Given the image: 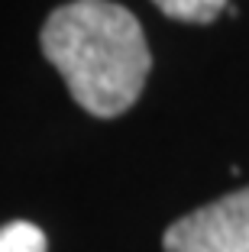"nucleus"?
<instances>
[{
	"instance_id": "obj_1",
	"label": "nucleus",
	"mask_w": 249,
	"mask_h": 252,
	"mask_svg": "<svg viewBox=\"0 0 249 252\" xmlns=\"http://www.w3.org/2000/svg\"><path fill=\"white\" fill-rule=\"evenodd\" d=\"M42 55L91 117H120L142 94L152 52L140 20L113 0H71L42 26Z\"/></svg>"
},
{
	"instance_id": "obj_2",
	"label": "nucleus",
	"mask_w": 249,
	"mask_h": 252,
	"mask_svg": "<svg viewBox=\"0 0 249 252\" xmlns=\"http://www.w3.org/2000/svg\"><path fill=\"white\" fill-rule=\"evenodd\" d=\"M162 246L165 252H249V188L175 220Z\"/></svg>"
},
{
	"instance_id": "obj_3",
	"label": "nucleus",
	"mask_w": 249,
	"mask_h": 252,
	"mask_svg": "<svg viewBox=\"0 0 249 252\" xmlns=\"http://www.w3.org/2000/svg\"><path fill=\"white\" fill-rule=\"evenodd\" d=\"M152 3L178 23H213L230 7V0H152Z\"/></svg>"
},
{
	"instance_id": "obj_4",
	"label": "nucleus",
	"mask_w": 249,
	"mask_h": 252,
	"mask_svg": "<svg viewBox=\"0 0 249 252\" xmlns=\"http://www.w3.org/2000/svg\"><path fill=\"white\" fill-rule=\"evenodd\" d=\"M45 233L30 220H13L0 226V252H45Z\"/></svg>"
}]
</instances>
